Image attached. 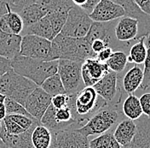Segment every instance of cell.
<instances>
[{"label":"cell","instance_id":"6da1fadb","mask_svg":"<svg viewBox=\"0 0 150 148\" xmlns=\"http://www.w3.org/2000/svg\"><path fill=\"white\" fill-rule=\"evenodd\" d=\"M54 60L68 59L84 62L89 58H96V54L85 38H72L61 34L51 40Z\"/></svg>","mask_w":150,"mask_h":148},{"label":"cell","instance_id":"7a4b0ae2","mask_svg":"<svg viewBox=\"0 0 150 148\" xmlns=\"http://www.w3.org/2000/svg\"><path fill=\"white\" fill-rule=\"evenodd\" d=\"M69 97L68 105L71 107L79 129L84 126L96 112L108 105L93 87H84L79 92L69 95Z\"/></svg>","mask_w":150,"mask_h":148},{"label":"cell","instance_id":"3957f363","mask_svg":"<svg viewBox=\"0 0 150 148\" xmlns=\"http://www.w3.org/2000/svg\"><path fill=\"white\" fill-rule=\"evenodd\" d=\"M12 69L40 87L47 78L57 73L58 60L44 61L19 55L11 60Z\"/></svg>","mask_w":150,"mask_h":148},{"label":"cell","instance_id":"277c9868","mask_svg":"<svg viewBox=\"0 0 150 148\" xmlns=\"http://www.w3.org/2000/svg\"><path fill=\"white\" fill-rule=\"evenodd\" d=\"M32 81L10 69L0 77V93L12 99L24 106V104L31 93L37 87Z\"/></svg>","mask_w":150,"mask_h":148},{"label":"cell","instance_id":"5b68a950","mask_svg":"<svg viewBox=\"0 0 150 148\" xmlns=\"http://www.w3.org/2000/svg\"><path fill=\"white\" fill-rule=\"evenodd\" d=\"M120 117V112L115 107L107 105L96 112L84 126L77 129L87 137L100 135L111 130Z\"/></svg>","mask_w":150,"mask_h":148},{"label":"cell","instance_id":"8992f818","mask_svg":"<svg viewBox=\"0 0 150 148\" xmlns=\"http://www.w3.org/2000/svg\"><path fill=\"white\" fill-rule=\"evenodd\" d=\"M84 62L68 59L58 60V70L61 81L63 84L66 93L75 94L84 87L81 76V67Z\"/></svg>","mask_w":150,"mask_h":148},{"label":"cell","instance_id":"52a82bcc","mask_svg":"<svg viewBox=\"0 0 150 148\" xmlns=\"http://www.w3.org/2000/svg\"><path fill=\"white\" fill-rule=\"evenodd\" d=\"M93 21L83 9L74 5L68 10L61 34L72 38H85Z\"/></svg>","mask_w":150,"mask_h":148},{"label":"cell","instance_id":"ba28073f","mask_svg":"<svg viewBox=\"0 0 150 148\" xmlns=\"http://www.w3.org/2000/svg\"><path fill=\"white\" fill-rule=\"evenodd\" d=\"M20 55L44 61H53L51 41L36 35H23Z\"/></svg>","mask_w":150,"mask_h":148},{"label":"cell","instance_id":"9c48e42d","mask_svg":"<svg viewBox=\"0 0 150 148\" xmlns=\"http://www.w3.org/2000/svg\"><path fill=\"white\" fill-rule=\"evenodd\" d=\"M96 93L107 102L108 105L117 107L121 99L117 96L122 95L121 90L118 86V74L109 71L93 86Z\"/></svg>","mask_w":150,"mask_h":148},{"label":"cell","instance_id":"30bf717a","mask_svg":"<svg viewBox=\"0 0 150 148\" xmlns=\"http://www.w3.org/2000/svg\"><path fill=\"white\" fill-rule=\"evenodd\" d=\"M89 137L77 129L57 131L52 134V142L50 148H90Z\"/></svg>","mask_w":150,"mask_h":148},{"label":"cell","instance_id":"8fae6325","mask_svg":"<svg viewBox=\"0 0 150 148\" xmlns=\"http://www.w3.org/2000/svg\"><path fill=\"white\" fill-rule=\"evenodd\" d=\"M52 97L45 92L40 87H37L26 99L24 107L28 113L38 122L51 104Z\"/></svg>","mask_w":150,"mask_h":148},{"label":"cell","instance_id":"7c38bea8","mask_svg":"<svg viewBox=\"0 0 150 148\" xmlns=\"http://www.w3.org/2000/svg\"><path fill=\"white\" fill-rule=\"evenodd\" d=\"M126 16L125 9L109 0H101L89 15L93 21L109 22Z\"/></svg>","mask_w":150,"mask_h":148},{"label":"cell","instance_id":"4fadbf2b","mask_svg":"<svg viewBox=\"0 0 150 148\" xmlns=\"http://www.w3.org/2000/svg\"><path fill=\"white\" fill-rule=\"evenodd\" d=\"M109 71L106 63H101L96 58L86 59L81 67V76L84 87H93Z\"/></svg>","mask_w":150,"mask_h":148},{"label":"cell","instance_id":"5bb4252c","mask_svg":"<svg viewBox=\"0 0 150 148\" xmlns=\"http://www.w3.org/2000/svg\"><path fill=\"white\" fill-rule=\"evenodd\" d=\"M139 21L125 16L116 21L114 26V36L118 41L125 43L133 39H138Z\"/></svg>","mask_w":150,"mask_h":148},{"label":"cell","instance_id":"9a60e30c","mask_svg":"<svg viewBox=\"0 0 150 148\" xmlns=\"http://www.w3.org/2000/svg\"><path fill=\"white\" fill-rule=\"evenodd\" d=\"M116 21L117 20L109 22L93 21L85 39L90 44L96 39H102L112 48V45L115 44L116 39L114 36V26Z\"/></svg>","mask_w":150,"mask_h":148},{"label":"cell","instance_id":"2e32d148","mask_svg":"<svg viewBox=\"0 0 150 148\" xmlns=\"http://www.w3.org/2000/svg\"><path fill=\"white\" fill-rule=\"evenodd\" d=\"M137 132L133 139L121 148H150V117L142 115L135 121Z\"/></svg>","mask_w":150,"mask_h":148},{"label":"cell","instance_id":"e0dca14e","mask_svg":"<svg viewBox=\"0 0 150 148\" xmlns=\"http://www.w3.org/2000/svg\"><path fill=\"white\" fill-rule=\"evenodd\" d=\"M40 122L34 124L32 128L26 130L18 135H11L6 132L3 122H1L0 139H2L10 148H34L32 142V133L35 126Z\"/></svg>","mask_w":150,"mask_h":148},{"label":"cell","instance_id":"ac0fdd59","mask_svg":"<svg viewBox=\"0 0 150 148\" xmlns=\"http://www.w3.org/2000/svg\"><path fill=\"white\" fill-rule=\"evenodd\" d=\"M113 3L122 6L126 13V16L133 18L137 19L139 21V25L142 24V32L140 37L147 36L149 34L150 16L143 13L133 2V0H109Z\"/></svg>","mask_w":150,"mask_h":148},{"label":"cell","instance_id":"d6986e66","mask_svg":"<svg viewBox=\"0 0 150 148\" xmlns=\"http://www.w3.org/2000/svg\"><path fill=\"white\" fill-rule=\"evenodd\" d=\"M21 35L6 34L0 30V56L9 60L20 55Z\"/></svg>","mask_w":150,"mask_h":148},{"label":"cell","instance_id":"ffe728a7","mask_svg":"<svg viewBox=\"0 0 150 148\" xmlns=\"http://www.w3.org/2000/svg\"><path fill=\"white\" fill-rule=\"evenodd\" d=\"M137 132L135 121L125 118L120 122L113 131V136L121 147L127 146L133 139Z\"/></svg>","mask_w":150,"mask_h":148},{"label":"cell","instance_id":"44dd1931","mask_svg":"<svg viewBox=\"0 0 150 148\" xmlns=\"http://www.w3.org/2000/svg\"><path fill=\"white\" fill-rule=\"evenodd\" d=\"M143 81V69L139 65L135 64L125 73L123 77L122 85L125 93L133 94L139 87Z\"/></svg>","mask_w":150,"mask_h":148},{"label":"cell","instance_id":"7402d4cb","mask_svg":"<svg viewBox=\"0 0 150 148\" xmlns=\"http://www.w3.org/2000/svg\"><path fill=\"white\" fill-rule=\"evenodd\" d=\"M47 14L48 11L46 9L39 3L28 5L19 12V15L21 16L24 22V28L46 16Z\"/></svg>","mask_w":150,"mask_h":148},{"label":"cell","instance_id":"603a6c76","mask_svg":"<svg viewBox=\"0 0 150 148\" xmlns=\"http://www.w3.org/2000/svg\"><path fill=\"white\" fill-rule=\"evenodd\" d=\"M22 34L23 35H26V34L36 35L38 37L45 38L50 41L54 39L52 27L47 16L43 17L39 21H38L37 22L24 28Z\"/></svg>","mask_w":150,"mask_h":148},{"label":"cell","instance_id":"cb8c5ba5","mask_svg":"<svg viewBox=\"0 0 150 148\" xmlns=\"http://www.w3.org/2000/svg\"><path fill=\"white\" fill-rule=\"evenodd\" d=\"M122 112L123 115L128 119L132 121L139 119L143 115L139 99L134 94H129L123 102Z\"/></svg>","mask_w":150,"mask_h":148},{"label":"cell","instance_id":"d4e9b609","mask_svg":"<svg viewBox=\"0 0 150 148\" xmlns=\"http://www.w3.org/2000/svg\"><path fill=\"white\" fill-rule=\"evenodd\" d=\"M32 142L34 148H50L52 142V133L38 123L33 130Z\"/></svg>","mask_w":150,"mask_h":148},{"label":"cell","instance_id":"484cf974","mask_svg":"<svg viewBox=\"0 0 150 148\" xmlns=\"http://www.w3.org/2000/svg\"><path fill=\"white\" fill-rule=\"evenodd\" d=\"M146 36H142L138 39V41L132 45L129 55L127 56L128 63L140 65L143 64L146 55H147V46L145 44Z\"/></svg>","mask_w":150,"mask_h":148},{"label":"cell","instance_id":"4316f807","mask_svg":"<svg viewBox=\"0 0 150 148\" xmlns=\"http://www.w3.org/2000/svg\"><path fill=\"white\" fill-rule=\"evenodd\" d=\"M127 56L128 55L121 50L113 51L109 59L106 62V64L108 65L110 71L120 74L125 70L128 64Z\"/></svg>","mask_w":150,"mask_h":148},{"label":"cell","instance_id":"83f0119b","mask_svg":"<svg viewBox=\"0 0 150 148\" xmlns=\"http://www.w3.org/2000/svg\"><path fill=\"white\" fill-rule=\"evenodd\" d=\"M90 148H121L120 143L113 136L112 132L110 130L98 135L95 139L90 140Z\"/></svg>","mask_w":150,"mask_h":148},{"label":"cell","instance_id":"f1b7e54d","mask_svg":"<svg viewBox=\"0 0 150 148\" xmlns=\"http://www.w3.org/2000/svg\"><path fill=\"white\" fill-rule=\"evenodd\" d=\"M40 87L51 97L66 93L63 84L57 73L47 78L40 86Z\"/></svg>","mask_w":150,"mask_h":148},{"label":"cell","instance_id":"f546056e","mask_svg":"<svg viewBox=\"0 0 150 148\" xmlns=\"http://www.w3.org/2000/svg\"><path fill=\"white\" fill-rule=\"evenodd\" d=\"M67 13L68 11H51L47 14L46 16L52 27L54 38L61 33L63 26L65 25L67 18Z\"/></svg>","mask_w":150,"mask_h":148},{"label":"cell","instance_id":"4dcf8cb0","mask_svg":"<svg viewBox=\"0 0 150 148\" xmlns=\"http://www.w3.org/2000/svg\"><path fill=\"white\" fill-rule=\"evenodd\" d=\"M41 4L49 12L51 11H68L74 6L72 0H40Z\"/></svg>","mask_w":150,"mask_h":148},{"label":"cell","instance_id":"1f68e13d","mask_svg":"<svg viewBox=\"0 0 150 148\" xmlns=\"http://www.w3.org/2000/svg\"><path fill=\"white\" fill-rule=\"evenodd\" d=\"M5 16L11 33L13 34L21 35L24 30V22L19 13L10 10Z\"/></svg>","mask_w":150,"mask_h":148},{"label":"cell","instance_id":"d6a6232c","mask_svg":"<svg viewBox=\"0 0 150 148\" xmlns=\"http://www.w3.org/2000/svg\"><path fill=\"white\" fill-rule=\"evenodd\" d=\"M145 44L147 46V55L143 63V81L141 84L142 90H147L150 84V33L146 36Z\"/></svg>","mask_w":150,"mask_h":148},{"label":"cell","instance_id":"836d02e7","mask_svg":"<svg viewBox=\"0 0 150 148\" xmlns=\"http://www.w3.org/2000/svg\"><path fill=\"white\" fill-rule=\"evenodd\" d=\"M4 106H5V110H6V114L7 115L21 114V115H25V116L32 117V116L28 113L22 104H21L20 103L12 99H9L8 97H6L5 100H4Z\"/></svg>","mask_w":150,"mask_h":148},{"label":"cell","instance_id":"e575fe53","mask_svg":"<svg viewBox=\"0 0 150 148\" xmlns=\"http://www.w3.org/2000/svg\"><path fill=\"white\" fill-rule=\"evenodd\" d=\"M6 117H8L9 119L17 123L19 126H21L23 129L25 130L29 129L34 124L38 122L37 120H35L33 117H30L25 116V115H21V114H10V115H7Z\"/></svg>","mask_w":150,"mask_h":148},{"label":"cell","instance_id":"d590c367","mask_svg":"<svg viewBox=\"0 0 150 148\" xmlns=\"http://www.w3.org/2000/svg\"><path fill=\"white\" fill-rule=\"evenodd\" d=\"M1 122H3V125L6 130V132L11 135H18V134H21L26 131L25 129H23L21 126H19L17 123H16L15 122L10 120L6 117H4V120L1 121Z\"/></svg>","mask_w":150,"mask_h":148},{"label":"cell","instance_id":"8d00e7d4","mask_svg":"<svg viewBox=\"0 0 150 148\" xmlns=\"http://www.w3.org/2000/svg\"><path fill=\"white\" fill-rule=\"evenodd\" d=\"M69 95L64 93V94H59L52 97L51 99V104L56 108V109H61L66 107L67 105H68V102H69Z\"/></svg>","mask_w":150,"mask_h":148},{"label":"cell","instance_id":"74e56055","mask_svg":"<svg viewBox=\"0 0 150 148\" xmlns=\"http://www.w3.org/2000/svg\"><path fill=\"white\" fill-rule=\"evenodd\" d=\"M40 0H14L12 5L10 6V10L19 13L21 9L28 5L38 3Z\"/></svg>","mask_w":150,"mask_h":148},{"label":"cell","instance_id":"f35d334b","mask_svg":"<svg viewBox=\"0 0 150 148\" xmlns=\"http://www.w3.org/2000/svg\"><path fill=\"white\" fill-rule=\"evenodd\" d=\"M139 101L143 115L150 117V92L143 93L139 98Z\"/></svg>","mask_w":150,"mask_h":148},{"label":"cell","instance_id":"ab89813d","mask_svg":"<svg viewBox=\"0 0 150 148\" xmlns=\"http://www.w3.org/2000/svg\"><path fill=\"white\" fill-rule=\"evenodd\" d=\"M112 52H113L112 48H111L110 46L106 47V48L103 49V51H101L100 52H98L96 54V58L101 63H106L109 59V57L111 56Z\"/></svg>","mask_w":150,"mask_h":148},{"label":"cell","instance_id":"60d3db41","mask_svg":"<svg viewBox=\"0 0 150 148\" xmlns=\"http://www.w3.org/2000/svg\"><path fill=\"white\" fill-rule=\"evenodd\" d=\"M10 69H12L11 60H9L0 56V77H2L4 74H6Z\"/></svg>","mask_w":150,"mask_h":148},{"label":"cell","instance_id":"b9f144b4","mask_svg":"<svg viewBox=\"0 0 150 148\" xmlns=\"http://www.w3.org/2000/svg\"><path fill=\"white\" fill-rule=\"evenodd\" d=\"M133 2L143 13L150 16V0H133Z\"/></svg>","mask_w":150,"mask_h":148},{"label":"cell","instance_id":"7bdbcfd3","mask_svg":"<svg viewBox=\"0 0 150 148\" xmlns=\"http://www.w3.org/2000/svg\"><path fill=\"white\" fill-rule=\"evenodd\" d=\"M91 49H92V51H93L96 54H97L98 52L103 51L104 48L108 46V45L105 41L102 40V39H96V40H94V41L91 42Z\"/></svg>","mask_w":150,"mask_h":148},{"label":"cell","instance_id":"ee69618b","mask_svg":"<svg viewBox=\"0 0 150 148\" xmlns=\"http://www.w3.org/2000/svg\"><path fill=\"white\" fill-rule=\"evenodd\" d=\"M101 0H87V2L85 3V4L83 5L81 7V9L84 10V12L88 15H90L93 9H95V7L98 4V3L100 2ZM80 8V7H79Z\"/></svg>","mask_w":150,"mask_h":148},{"label":"cell","instance_id":"f6af8a7d","mask_svg":"<svg viewBox=\"0 0 150 148\" xmlns=\"http://www.w3.org/2000/svg\"><path fill=\"white\" fill-rule=\"evenodd\" d=\"M9 11H10L9 9V3L7 0H0V18L6 15Z\"/></svg>","mask_w":150,"mask_h":148},{"label":"cell","instance_id":"bcb514c9","mask_svg":"<svg viewBox=\"0 0 150 148\" xmlns=\"http://www.w3.org/2000/svg\"><path fill=\"white\" fill-rule=\"evenodd\" d=\"M0 30L2 32H4V33H6V34H12L9 28V25H8L7 19H6V16L5 15L0 18Z\"/></svg>","mask_w":150,"mask_h":148},{"label":"cell","instance_id":"7dc6e473","mask_svg":"<svg viewBox=\"0 0 150 148\" xmlns=\"http://www.w3.org/2000/svg\"><path fill=\"white\" fill-rule=\"evenodd\" d=\"M73 1V3H74V4L76 5V6H78V7H82L83 5L85 4V3L87 2V0H72Z\"/></svg>","mask_w":150,"mask_h":148},{"label":"cell","instance_id":"c3c4849f","mask_svg":"<svg viewBox=\"0 0 150 148\" xmlns=\"http://www.w3.org/2000/svg\"><path fill=\"white\" fill-rule=\"evenodd\" d=\"M0 148H10V147H8V146H7V145H6V144H5L2 139H0Z\"/></svg>","mask_w":150,"mask_h":148},{"label":"cell","instance_id":"681fc988","mask_svg":"<svg viewBox=\"0 0 150 148\" xmlns=\"http://www.w3.org/2000/svg\"><path fill=\"white\" fill-rule=\"evenodd\" d=\"M7 1H8V3H9V9H10V6L12 5V4H13V2H14V0H7Z\"/></svg>","mask_w":150,"mask_h":148},{"label":"cell","instance_id":"f907efd6","mask_svg":"<svg viewBox=\"0 0 150 148\" xmlns=\"http://www.w3.org/2000/svg\"><path fill=\"white\" fill-rule=\"evenodd\" d=\"M147 90H148V92H150V84H149V87H148V89H147Z\"/></svg>","mask_w":150,"mask_h":148},{"label":"cell","instance_id":"816d5d0a","mask_svg":"<svg viewBox=\"0 0 150 148\" xmlns=\"http://www.w3.org/2000/svg\"><path fill=\"white\" fill-rule=\"evenodd\" d=\"M0 129H1V122H0Z\"/></svg>","mask_w":150,"mask_h":148},{"label":"cell","instance_id":"f5cc1de1","mask_svg":"<svg viewBox=\"0 0 150 148\" xmlns=\"http://www.w3.org/2000/svg\"><path fill=\"white\" fill-rule=\"evenodd\" d=\"M149 29H150V25H149Z\"/></svg>","mask_w":150,"mask_h":148}]
</instances>
